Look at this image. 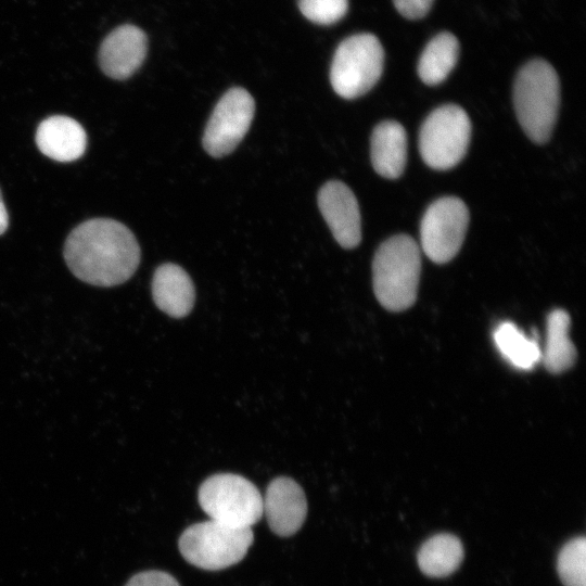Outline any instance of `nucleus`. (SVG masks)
I'll use <instances>...</instances> for the list:
<instances>
[{
	"label": "nucleus",
	"mask_w": 586,
	"mask_h": 586,
	"mask_svg": "<svg viewBox=\"0 0 586 586\" xmlns=\"http://www.w3.org/2000/svg\"><path fill=\"white\" fill-rule=\"evenodd\" d=\"M557 569L564 586H586V539L575 537L561 548Z\"/></svg>",
	"instance_id": "20"
},
{
	"label": "nucleus",
	"mask_w": 586,
	"mask_h": 586,
	"mask_svg": "<svg viewBox=\"0 0 586 586\" xmlns=\"http://www.w3.org/2000/svg\"><path fill=\"white\" fill-rule=\"evenodd\" d=\"M36 143L48 157L59 162H72L84 154L87 136L77 120L64 115H54L39 124Z\"/></svg>",
	"instance_id": "13"
},
{
	"label": "nucleus",
	"mask_w": 586,
	"mask_h": 586,
	"mask_svg": "<svg viewBox=\"0 0 586 586\" xmlns=\"http://www.w3.org/2000/svg\"><path fill=\"white\" fill-rule=\"evenodd\" d=\"M459 41L449 31L435 35L424 47L419 62L418 75L428 86L444 81L456 66L459 56Z\"/></svg>",
	"instance_id": "16"
},
{
	"label": "nucleus",
	"mask_w": 586,
	"mask_h": 586,
	"mask_svg": "<svg viewBox=\"0 0 586 586\" xmlns=\"http://www.w3.org/2000/svg\"><path fill=\"white\" fill-rule=\"evenodd\" d=\"M125 586H180L176 578L167 572L148 570L135 574Z\"/></svg>",
	"instance_id": "22"
},
{
	"label": "nucleus",
	"mask_w": 586,
	"mask_h": 586,
	"mask_svg": "<svg viewBox=\"0 0 586 586\" xmlns=\"http://www.w3.org/2000/svg\"><path fill=\"white\" fill-rule=\"evenodd\" d=\"M152 296L162 311L181 318L193 307L194 285L190 276L180 266L171 263L163 264L153 275Z\"/></svg>",
	"instance_id": "14"
},
{
	"label": "nucleus",
	"mask_w": 586,
	"mask_h": 586,
	"mask_svg": "<svg viewBox=\"0 0 586 586\" xmlns=\"http://www.w3.org/2000/svg\"><path fill=\"white\" fill-rule=\"evenodd\" d=\"M434 0H393L398 13L407 20H420L432 8Z\"/></svg>",
	"instance_id": "23"
},
{
	"label": "nucleus",
	"mask_w": 586,
	"mask_h": 586,
	"mask_svg": "<svg viewBox=\"0 0 586 586\" xmlns=\"http://www.w3.org/2000/svg\"><path fill=\"white\" fill-rule=\"evenodd\" d=\"M471 139V122L456 104H444L432 111L421 125L419 151L431 168L455 167L466 155Z\"/></svg>",
	"instance_id": "7"
},
{
	"label": "nucleus",
	"mask_w": 586,
	"mask_h": 586,
	"mask_svg": "<svg viewBox=\"0 0 586 586\" xmlns=\"http://www.w3.org/2000/svg\"><path fill=\"white\" fill-rule=\"evenodd\" d=\"M469 218V209L459 198L443 196L431 203L420 225L424 254L436 264L451 260L463 243Z\"/></svg>",
	"instance_id": "8"
},
{
	"label": "nucleus",
	"mask_w": 586,
	"mask_h": 586,
	"mask_svg": "<svg viewBox=\"0 0 586 586\" xmlns=\"http://www.w3.org/2000/svg\"><path fill=\"white\" fill-rule=\"evenodd\" d=\"M302 14L318 25H332L343 18L348 0H298Z\"/></svg>",
	"instance_id": "21"
},
{
	"label": "nucleus",
	"mask_w": 586,
	"mask_h": 586,
	"mask_svg": "<svg viewBox=\"0 0 586 586\" xmlns=\"http://www.w3.org/2000/svg\"><path fill=\"white\" fill-rule=\"evenodd\" d=\"M513 104L525 135L535 143H546L560 105V82L552 65L542 59L524 64L514 80Z\"/></svg>",
	"instance_id": "2"
},
{
	"label": "nucleus",
	"mask_w": 586,
	"mask_h": 586,
	"mask_svg": "<svg viewBox=\"0 0 586 586\" xmlns=\"http://www.w3.org/2000/svg\"><path fill=\"white\" fill-rule=\"evenodd\" d=\"M407 161V135L395 120L378 124L371 135V163L377 174L386 179H397Z\"/></svg>",
	"instance_id": "15"
},
{
	"label": "nucleus",
	"mask_w": 586,
	"mask_h": 586,
	"mask_svg": "<svg viewBox=\"0 0 586 586\" xmlns=\"http://www.w3.org/2000/svg\"><path fill=\"white\" fill-rule=\"evenodd\" d=\"M421 272L418 243L408 234H396L384 241L372 262L373 291L387 310L402 311L417 298Z\"/></svg>",
	"instance_id": "3"
},
{
	"label": "nucleus",
	"mask_w": 586,
	"mask_h": 586,
	"mask_svg": "<svg viewBox=\"0 0 586 586\" xmlns=\"http://www.w3.org/2000/svg\"><path fill=\"white\" fill-rule=\"evenodd\" d=\"M140 257L132 232L110 218H93L78 225L64 245L69 270L79 280L97 286L126 282L137 270Z\"/></svg>",
	"instance_id": "1"
},
{
	"label": "nucleus",
	"mask_w": 586,
	"mask_h": 586,
	"mask_svg": "<svg viewBox=\"0 0 586 586\" xmlns=\"http://www.w3.org/2000/svg\"><path fill=\"white\" fill-rule=\"evenodd\" d=\"M384 50L372 34H356L336 48L330 68V81L340 97L352 100L367 93L380 79Z\"/></svg>",
	"instance_id": "5"
},
{
	"label": "nucleus",
	"mask_w": 586,
	"mask_h": 586,
	"mask_svg": "<svg viewBox=\"0 0 586 586\" xmlns=\"http://www.w3.org/2000/svg\"><path fill=\"white\" fill-rule=\"evenodd\" d=\"M199 504L211 520L235 527H251L263 517V496L245 477L218 473L199 488Z\"/></svg>",
	"instance_id": "6"
},
{
	"label": "nucleus",
	"mask_w": 586,
	"mask_h": 586,
	"mask_svg": "<svg viewBox=\"0 0 586 586\" xmlns=\"http://www.w3.org/2000/svg\"><path fill=\"white\" fill-rule=\"evenodd\" d=\"M270 530L282 537L295 534L307 514V500L302 487L286 476L272 480L263 498V514Z\"/></svg>",
	"instance_id": "12"
},
{
	"label": "nucleus",
	"mask_w": 586,
	"mask_h": 586,
	"mask_svg": "<svg viewBox=\"0 0 586 586\" xmlns=\"http://www.w3.org/2000/svg\"><path fill=\"white\" fill-rule=\"evenodd\" d=\"M8 225H9V216H8L7 208L4 206L1 191H0V234H2L7 230Z\"/></svg>",
	"instance_id": "24"
},
{
	"label": "nucleus",
	"mask_w": 586,
	"mask_h": 586,
	"mask_svg": "<svg viewBox=\"0 0 586 586\" xmlns=\"http://www.w3.org/2000/svg\"><path fill=\"white\" fill-rule=\"evenodd\" d=\"M253 539L251 527H235L208 520L187 527L179 537L178 546L189 563L217 571L240 562Z\"/></svg>",
	"instance_id": "4"
},
{
	"label": "nucleus",
	"mask_w": 586,
	"mask_h": 586,
	"mask_svg": "<svg viewBox=\"0 0 586 586\" xmlns=\"http://www.w3.org/2000/svg\"><path fill=\"white\" fill-rule=\"evenodd\" d=\"M255 113L253 97L243 88L229 89L217 102L204 130L203 148L213 157L231 153L242 141Z\"/></svg>",
	"instance_id": "9"
},
{
	"label": "nucleus",
	"mask_w": 586,
	"mask_h": 586,
	"mask_svg": "<svg viewBox=\"0 0 586 586\" xmlns=\"http://www.w3.org/2000/svg\"><path fill=\"white\" fill-rule=\"evenodd\" d=\"M318 206L336 242L354 249L361 241L358 202L353 191L339 180L324 183L318 192Z\"/></svg>",
	"instance_id": "10"
},
{
	"label": "nucleus",
	"mask_w": 586,
	"mask_h": 586,
	"mask_svg": "<svg viewBox=\"0 0 586 586\" xmlns=\"http://www.w3.org/2000/svg\"><path fill=\"white\" fill-rule=\"evenodd\" d=\"M462 558L461 542L451 534L441 533L426 539L420 547L418 564L425 575L443 577L453 573Z\"/></svg>",
	"instance_id": "18"
},
{
	"label": "nucleus",
	"mask_w": 586,
	"mask_h": 586,
	"mask_svg": "<svg viewBox=\"0 0 586 586\" xmlns=\"http://www.w3.org/2000/svg\"><path fill=\"white\" fill-rule=\"evenodd\" d=\"M570 322V316L563 309L552 310L547 318L546 343L540 361L553 374L570 369L576 359V349L569 336Z\"/></svg>",
	"instance_id": "17"
},
{
	"label": "nucleus",
	"mask_w": 586,
	"mask_h": 586,
	"mask_svg": "<svg viewBox=\"0 0 586 586\" xmlns=\"http://www.w3.org/2000/svg\"><path fill=\"white\" fill-rule=\"evenodd\" d=\"M495 344L512 366L530 370L542 360V348L534 337H527L515 324L501 322L494 331Z\"/></svg>",
	"instance_id": "19"
},
{
	"label": "nucleus",
	"mask_w": 586,
	"mask_h": 586,
	"mask_svg": "<svg viewBox=\"0 0 586 586\" xmlns=\"http://www.w3.org/2000/svg\"><path fill=\"white\" fill-rule=\"evenodd\" d=\"M148 51L144 31L131 24L114 28L102 41L99 64L102 72L117 80L130 77L142 65Z\"/></svg>",
	"instance_id": "11"
}]
</instances>
